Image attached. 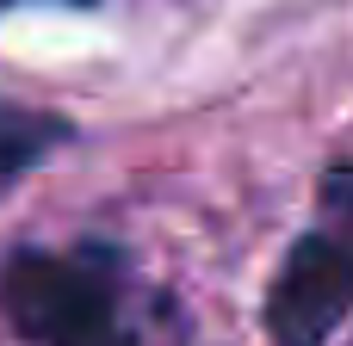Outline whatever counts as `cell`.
I'll list each match as a JSON object with an SVG mask.
<instances>
[{
    "mask_svg": "<svg viewBox=\"0 0 353 346\" xmlns=\"http://www.w3.org/2000/svg\"><path fill=\"white\" fill-rule=\"evenodd\" d=\"M12 6H37V0H0V12H12ZM62 6H93V0H62Z\"/></svg>",
    "mask_w": 353,
    "mask_h": 346,
    "instance_id": "cell-4",
    "label": "cell"
},
{
    "mask_svg": "<svg viewBox=\"0 0 353 346\" xmlns=\"http://www.w3.org/2000/svg\"><path fill=\"white\" fill-rule=\"evenodd\" d=\"M0 322L25 346H137V266L112 241L12 248L0 260Z\"/></svg>",
    "mask_w": 353,
    "mask_h": 346,
    "instance_id": "cell-1",
    "label": "cell"
},
{
    "mask_svg": "<svg viewBox=\"0 0 353 346\" xmlns=\"http://www.w3.org/2000/svg\"><path fill=\"white\" fill-rule=\"evenodd\" d=\"M68 136H74V124L62 111H43V105H25V99H6L0 93V198L25 173H37Z\"/></svg>",
    "mask_w": 353,
    "mask_h": 346,
    "instance_id": "cell-3",
    "label": "cell"
},
{
    "mask_svg": "<svg viewBox=\"0 0 353 346\" xmlns=\"http://www.w3.org/2000/svg\"><path fill=\"white\" fill-rule=\"evenodd\" d=\"M353 310V235L341 223H316L292 241L273 291H267V334L273 346H329V334Z\"/></svg>",
    "mask_w": 353,
    "mask_h": 346,
    "instance_id": "cell-2",
    "label": "cell"
}]
</instances>
